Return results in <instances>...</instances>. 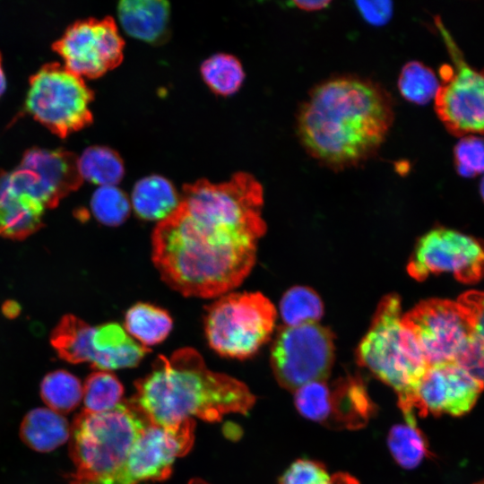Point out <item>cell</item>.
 Instances as JSON below:
<instances>
[{
	"mask_svg": "<svg viewBox=\"0 0 484 484\" xmlns=\"http://www.w3.org/2000/svg\"><path fill=\"white\" fill-rule=\"evenodd\" d=\"M263 203V187L248 173L186 185L177 208L151 235L161 279L186 297L218 298L238 287L250 273L266 229Z\"/></svg>",
	"mask_w": 484,
	"mask_h": 484,
	"instance_id": "obj_1",
	"label": "cell"
},
{
	"mask_svg": "<svg viewBox=\"0 0 484 484\" xmlns=\"http://www.w3.org/2000/svg\"><path fill=\"white\" fill-rule=\"evenodd\" d=\"M393 121V102L381 86L343 76L327 80L310 92L298 115L297 130L313 158L342 169L371 158Z\"/></svg>",
	"mask_w": 484,
	"mask_h": 484,
	"instance_id": "obj_2",
	"label": "cell"
},
{
	"mask_svg": "<svg viewBox=\"0 0 484 484\" xmlns=\"http://www.w3.org/2000/svg\"><path fill=\"white\" fill-rule=\"evenodd\" d=\"M132 402L147 420L172 426L198 418L219 421L229 413L246 414L255 398L241 381L208 368L192 348L160 356L151 372L135 383Z\"/></svg>",
	"mask_w": 484,
	"mask_h": 484,
	"instance_id": "obj_3",
	"label": "cell"
},
{
	"mask_svg": "<svg viewBox=\"0 0 484 484\" xmlns=\"http://www.w3.org/2000/svg\"><path fill=\"white\" fill-rule=\"evenodd\" d=\"M402 318L400 298L396 294L385 296L359 343L358 359L395 391L406 424L417 426V390L429 366Z\"/></svg>",
	"mask_w": 484,
	"mask_h": 484,
	"instance_id": "obj_4",
	"label": "cell"
},
{
	"mask_svg": "<svg viewBox=\"0 0 484 484\" xmlns=\"http://www.w3.org/2000/svg\"><path fill=\"white\" fill-rule=\"evenodd\" d=\"M149 421L132 402L91 413L83 411L71 429L70 454L75 470L67 484H103L125 463Z\"/></svg>",
	"mask_w": 484,
	"mask_h": 484,
	"instance_id": "obj_5",
	"label": "cell"
},
{
	"mask_svg": "<svg viewBox=\"0 0 484 484\" xmlns=\"http://www.w3.org/2000/svg\"><path fill=\"white\" fill-rule=\"evenodd\" d=\"M276 315L274 306L259 292H229L207 307L205 336L220 355L244 359L270 339Z\"/></svg>",
	"mask_w": 484,
	"mask_h": 484,
	"instance_id": "obj_6",
	"label": "cell"
},
{
	"mask_svg": "<svg viewBox=\"0 0 484 484\" xmlns=\"http://www.w3.org/2000/svg\"><path fill=\"white\" fill-rule=\"evenodd\" d=\"M92 99L93 92L82 77L52 62L30 77L25 110L64 138L91 123Z\"/></svg>",
	"mask_w": 484,
	"mask_h": 484,
	"instance_id": "obj_7",
	"label": "cell"
},
{
	"mask_svg": "<svg viewBox=\"0 0 484 484\" xmlns=\"http://www.w3.org/2000/svg\"><path fill=\"white\" fill-rule=\"evenodd\" d=\"M435 23L451 57V64L440 68L436 115L454 135L484 134V67L471 66L440 17Z\"/></svg>",
	"mask_w": 484,
	"mask_h": 484,
	"instance_id": "obj_8",
	"label": "cell"
},
{
	"mask_svg": "<svg viewBox=\"0 0 484 484\" xmlns=\"http://www.w3.org/2000/svg\"><path fill=\"white\" fill-rule=\"evenodd\" d=\"M50 341L61 359L73 364L89 362L99 371L135 367L150 351L117 323L91 326L73 315L61 318Z\"/></svg>",
	"mask_w": 484,
	"mask_h": 484,
	"instance_id": "obj_9",
	"label": "cell"
},
{
	"mask_svg": "<svg viewBox=\"0 0 484 484\" xmlns=\"http://www.w3.org/2000/svg\"><path fill=\"white\" fill-rule=\"evenodd\" d=\"M333 359V336L329 329L317 323L282 327L271 352L274 376L290 391H297L312 382L325 381Z\"/></svg>",
	"mask_w": 484,
	"mask_h": 484,
	"instance_id": "obj_10",
	"label": "cell"
},
{
	"mask_svg": "<svg viewBox=\"0 0 484 484\" xmlns=\"http://www.w3.org/2000/svg\"><path fill=\"white\" fill-rule=\"evenodd\" d=\"M429 367L455 362L472 336L469 315L458 301L431 298L402 315Z\"/></svg>",
	"mask_w": 484,
	"mask_h": 484,
	"instance_id": "obj_11",
	"label": "cell"
},
{
	"mask_svg": "<svg viewBox=\"0 0 484 484\" xmlns=\"http://www.w3.org/2000/svg\"><path fill=\"white\" fill-rule=\"evenodd\" d=\"M407 271L417 281L450 272L462 283H476L484 278V242L454 229H432L418 240Z\"/></svg>",
	"mask_w": 484,
	"mask_h": 484,
	"instance_id": "obj_12",
	"label": "cell"
},
{
	"mask_svg": "<svg viewBox=\"0 0 484 484\" xmlns=\"http://www.w3.org/2000/svg\"><path fill=\"white\" fill-rule=\"evenodd\" d=\"M194 419L172 426L148 423L124 465L103 484H139L169 477L177 457L187 454L194 439Z\"/></svg>",
	"mask_w": 484,
	"mask_h": 484,
	"instance_id": "obj_13",
	"label": "cell"
},
{
	"mask_svg": "<svg viewBox=\"0 0 484 484\" xmlns=\"http://www.w3.org/2000/svg\"><path fill=\"white\" fill-rule=\"evenodd\" d=\"M124 45L114 20L105 17L73 22L52 48L68 70L81 77L97 78L121 63Z\"/></svg>",
	"mask_w": 484,
	"mask_h": 484,
	"instance_id": "obj_14",
	"label": "cell"
},
{
	"mask_svg": "<svg viewBox=\"0 0 484 484\" xmlns=\"http://www.w3.org/2000/svg\"><path fill=\"white\" fill-rule=\"evenodd\" d=\"M8 176L18 193L39 203L46 209L78 189L82 177L74 153L64 149L33 147L27 150Z\"/></svg>",
	"mask_w": 484,
	"mask_h": 484,
	"instance_id": "obj_15",
	"label": "cell"
},
{
	"mask_svg": "<svg viewBox=\"0 0 484 484\" xmlns=\"http://www.w3.org/2000/svg\"><path fill=\"white\" fill-rule=\"evenodd\" d=\"M295 405L304 417L337 428H358L373 412V404L361 380L349 377L333 386L312 382L295 391Z\"/></svg>",
	"mask_w": 484,
	"mask_h": 484,
	"instance_id": "obj_16",
	"label": "cell"
},
{
	"mask_svg": "<svg viewBox=\"0 0 484 484\" xmlns=\"http://www.w3.org/2000/svg\"><path fill=\"white\" fill-rule=\"evenodd\" d=\"M484 390L456 362L431 366L417 390L419 412L460 416L468 412Z\"/></svg>",
	"mask_w": 484,
	"mask_h": 484,
	"instance_id": "obj_17",
	"label": "cell"
},
{
	"mask_svg": "<svg viewBox=\"0 0 484 484\" xmlns=\"http://www.w3.org/2000/svg\"><path fill=\"white\" fill-rule=\"evenodd\" d=\"M170 7L166 1L124 0L118 4L117 17L124 31L139 40L160 44L169 35Z\"/></svg>",
	"mask_w": 484,
	"mask_h": 484,
	"instance_id": "obj_18",
	"label": "cell"
},
{
	"mask_svg": "<svg viewBox=\"0 0 484 484\" xmlns=\"http://www.w3.org/2000/svg\"><path fill=\"white\" fill-rule=\"evenodd\" d=\"M45 207L19 194L11 185L8 172L0 173V236L23 239L43 225Z\"/></svg>",
	"mask_w": 484,
	"mask_h": 484,
	"instance_id": "obj_19",
	"label": "cell"
},
{
	"mask_svg": "<svg viewBox=\"0 0 484 484\" xmlns=\"http://www.w3.org/2000/svg\"><path fill=\"white\" fill-rule=\"evenodd\" d=\"M130 203L139 218L160 222L177 208L180 195L169 180L151 175L135 183Z\"/></svg>",
	"mask_w": 484,
	"mask_h": 484,
	"instance_id": "obj_20",
	"label": "cell"
},
{
	"mask_svg": "<svg viewBox=\"0 0 484 484\" xmlns=\"http://www.w3.org/2000/svg\"><path fill=\"white\" fill-rule=\"evenodd\" d=\"M70 436L67 420L51 409L30 411L21 425V437L31 449L46 453L62 445Z\"/></svg>",
	"mask_w": 484,
	"mask_h": 484,
	"instance_id": "obj_21",
	"label": "cell"
},
{
	"mask_svg": "<svg viewBox=\"0 0 484 484\" xmlns=\"http://www.w3.org/2000/svg\"><path fill=\"white\" fill-rule=\"evenodd\" d=\"M457 301L469 315L472 336L455 362L484 388V291H466Z\"/></svg>",
	"mask_w": 484,
	"mask_h": 484,
	"instance_id": "obj_22",
	"label": "cell"
},
{
	"mask_svg": "<svg viewBox=\"0 0 484 484\" xmlns=\"http://www.w3.org/2000/svg\"><path fill=\"white\" fill-rule=\"evenodd\" d=\"M173 327L170 315L164 309L148 303H136L125 315V330L143 347L163 341Z\"/></svg>",
	"mask_w": 484,
	"mask_h": 484,
	"instance_id": "obj_23",
	"label": "cell"
},
{
	"mask_svg": "<svg viewBox=\"0 0 484 484\" xmlns=\"http://www.w3.org/2000/svg\"><path fill=\"white\" fill-rule=\"evenodd\" d=\"M78 167L82 179L99 186H116L124 177V163L112 149L94 145L88 147L78 158Z\"/></svg>",
	"mask_w": 484,
	"mask_h": 484,
	"instance_id": "obj_24",
	"label": "cell"
},
{
	"mask_svg": "<svg viewBox=\"0 0 484 484\" xmlns=\"http://www.w3.org/2000/svg\"><path fill=\"white\" fill-rule=\"evenodd\" d=\"M45 403L58 413L69 412L82 401L83 387L79 379L65 370L48 374L40 385Z\"/></svg>",
	"mask_w": 484,
	"mask_h": 484,
	"instance_id": "obj_25",
	"label": "cell"
},
{
	"mask_svg": "<svg viewBox=\"0 0 484 484\" xmlns=\"http://www.w3.org/2000/svg\"><path fill=\"white\" fill-rule=\"evenodd\" d=\"M280 312L286 326H298L316 323L323 315L324 307L312 289L296 286L282 296Z\"/></svg>",
	"mask_w": 484,
	"mask_h": 484,
	"instance_id": "obj_26",
	"label": "cell"
},
{
	"mask_svg": "<svg viewBox=\"0 0 484 484\" xmlns=\"http://www.w3.org/2000/svg\"><path fill=\"white\" fill-rule=\"evenodd\" d=\"M201 74L213 92L223 96L238 91L245 78L240 62L228 54L207 58L201 65Z\"/></svg>",
	"mask_w": 484,
	"mask_h": 484,
	"instance_id": "obj_27",
	"label": "cell"
},
{
	"mask_svg": "<svg viewBox=\"0 0 484 484\" xmlns=\"http://www.w3.org/2000/svg\"><path fill=\"white\" fill-rule=\"evenodd\" d=\"M124 387L118 378L108 371L91 374L83 386L85 411L100 413L114 409L121 402Z\"/></svg>",
	"mask_w": 484,
	"mask_h": 484,
	"instance_id": "obj_28",
	"label": "cell"
},
{
	"mask_svg": "<svg viewBox=\"0 0 484 484\" xmlns=\"http://www.w3.org/2000/svg\"><path fill=\"white\" fill-rule=\"evenodd\" d=\"M439 82L434 71L419 61H411L402 69L398 88L410 102L423 105L435 99Z\"/></svg>",
	"mask_w": 484,
	"mask_h": 484,
	"instance_id": "obj_29",
	"label": "cell"
},
{
	"mask_svg": "<svg viewBox=\"0 0 484 484\" xmlns=\"http://www.w3.org/2000/svg\"><path fill=\"white\" fill-rule=\"evenodd\" d=\"M388 446L395 461L404 468L419 464L427 453L422 433L417 426L395 425L388 435Z\"/></svg>",
	"mask_w": 484,
	"mask_h": 484,
	"instance_id": "obj_30",
	"label": "cell"
},
{
	"mask_svg": "<svg viewBox=\"0 0 484 484\" xmlns=\"http://www.w3.org/2000/svg\"><path fill=\"white\" fill-rule=\"evenodd\" d=\"M91 208L98 221L114 227L125 221L132 207L127 195L120 188L105 186L94 191Z\"/></svg>",
	"mask_w": 484,
	"mask_h": 484,
	"instance_id": "obj_31",
	"label": "cell"
},
{
	"mask_svg": "<svg viewBox=\"0 0 484 484\" xmlns=\"http://www.w3.org/2000/svg\"><path fill=\"white\" fill-rule=\"evenodd\" d=\"M454 162L457 172L472 177L484 172V138L478 135L461 137L454 148Z\"/></svg>",
	"mask_w": 484,
	"mask_h": 484,
	"instance_id": "obj_32",
	"label": "cell"
},
{
	"mask_svg": "<svg viewBox=\"0 0 484 484\" xmlns=\"http://www.w3.org/2000/svg\"><path fill=\"white\" fill-rule=\"evenodd\" d=\"M280 484H333V480L320 463L298 460L281 477Z\"/></svg>",
	"mask_w": 484,
	"mask_h": 484,
	"instance_id": "obj_33",
	"label": "cell"
},
{
	"mask_svg": "<svg viewBox=\"0 0 484 484\" xmlns=\"http://www.w3.org/2000/svg\"><path fill=\"white\" fill-rule=\"evenodd\" d=\"M356 4L366 22L373 25L386 23L393 13V4L389 1H359Z\"/></svg>",
	"mask_w": 484,
	"mask_h": 484,
	"instance_id": "obj_34",
	"label": "cell"
},
{
	"mask_svg": "<svg viewBox=\"0 0 484 484\" xmlns=\"http://www.w3.org/2000/svg\"><path fill=\"white\" fill-rule=\"evenodd\" d=\"M330 1H294L293 4L299 9L307 12L319 11L326 8Z\"/></svg>",
	"mask_w": 484,
	"mask_h": 484,
	"instance_id": "obj_35",
	"label": "cell"
},
{
	"mask_svg": "<svg viewBox=\"0 0 484 484\" xmlns=\"http://www.w3.org/2000/svg\"><path fill=\"white\" fill-rule=\"evenodd\" d=\"M333 484H359L352 476L347 473H336L332 476Z\"/></svg>",
	"mask_w": 484,
	"mask_h": 484,
	"instance_id": "obj_36",
	"label": "cell"
},
{
	"mask_svg": "<svg viewBox=\"0 0 484 484\" xmlns=\"http://www.w3.org/2000/svg\"><path fill=\"white\" fill-rule=\"evenodd\" d=\"M6 88V79L2 66V57L0 53V96L4 93Z\"/></svg>",
	"mask_w": 484,
	"mask_h": 484,
	"instance_id": "obj_37",
	"label": "cell"
},
{
	"mask_svg": "<svg viewBox=\"0 0 484 484\" xmlns=\"http://www.w3.org/2000/svg\"><path fill=\"white\" fill-rule=\"evenodd\" d=\"M16 309L19 310V307L15 308V303H6V308H4V310H6L5 315H15L17 314Z\"/></svg>",
	"mask_w": 484,
	"mask_h": 484,
	"instance_id": "obj_38",
	"label": "cell"
},
{
	"mask_svg": "<svg viewBox=\"0 0 484 484\" xmlns=\"http://www.w3.org/2000/svg\"><path fill=\"white\" fill-rule=\"evenodd\" d=\"M480 194H481V197L482 199L484 200V177L480 182Z\"/></svg>",
	"mask_w": 484,
	"mask_h": 484,
	"instance_id": "obj_39",
	"label": "cell"
},
{
	"mask_svg": "<svg viewBox=\"0 0 484 484\" xmlns=\"http://www.w3.org/2000/svg\"><path fill=\"white\" fill-rule=\"evenodd\" d=\"M189 484H208L201 480H193L189 482Z\"/></svg>",
	"mask_w": 484,
	"mask_h": 484,
	"instance_id": "obj_40",
	"label": "cell"
},
{
	"mask_svg": "<svg viewBox=\"0 0 484 484\" xmlns=\"http://www.w3.org/2000/svg\"><path fill=\"white\" fill-rule=\"evenodd\" d=\"M477 484H484V480H481V481H480V482H479V483H477Z\"/></svg>",
	"mask_w": 484,
	"mask_h": 484,
	"instance_id": "obj_41",
	"label": "cell"
}]
</instances>
